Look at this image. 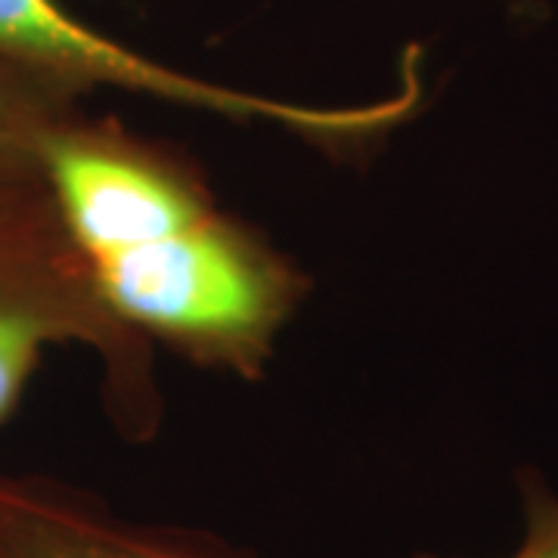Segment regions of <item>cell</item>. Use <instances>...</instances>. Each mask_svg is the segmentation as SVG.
I'll list each match as a JSON object with an SVG mask.
<instances>
[{
	"label": "cell",
	"instance_id": "1",
	"mask_svg": "<svg viewBox=\"0 0 558 558\" xmlns=\"http://www.w3.org/2000/svg\"><path fill=\"white\" fill-rule=\"evenodd\" d=\"M44 174L109 311L202 369L255 381L311 279L202 174L119 119L81 112Z\"/></svg>",
	"mask_w": 558,
	"mask_h": 558
},
{
	"label": "cell",
	"instance_id": "2",
	"mask_svg": "<svg viewBox=\"0 0 558 558\" xmlns=\"http://www.w3.org/2000/svg\"><path fill=\"white\" fill-rule=\"evenodd\" d=\"M62 344L100 357L121 438L159 435L165 403L149 341L102 301L47 174L10 171L0 174V422L16 413L44 354Z\"/></svg>",
	"mask_w": 558,
	"mask_h": 558
},
{
	"label": "cell",
	"instance_id": "3",
	"mask_svg": "<svg viewBox=\"0 0 558 558\" xmlns=\"http://www.w3.org/2000/svg\"><path fill=\"white\" fill-rule=\"evenodd\" d=\"M0 57L65 81L84 94L109 87L230 121H267L286 134L326 149L360 146L388 134L400 121L410 119L422 100L416 57H407L403 87L385 100L307 106L196 78L153 57H143L78 20L69 7H62V0H0Z\"/></svg>",
	"mask_w": 558,
	"mask_h": 558
},
{
	"label": "cell",
	"instance_id": "4",
	"mask_svg": "<svg viewBox=\"0 0 558 558\" xmlns=\"http://www.w3.org/2000/svg\"><path fill=\"white\" fill-rule=\"evenodd\" d=\"M0 558H267L211 531L128 519L65 481L0 469Z\"/></svg>",
	"mask_w": 558,
	"mask_h": 558
},
{
	"label": "cell",
	"instance_id": "5",
	"mask_svg": "<svg viewBox=\"0 0 558 558\" xmlns=\"http://www.w3.org/2000/svg\"><path fill=\"white\" fill-rule=\"evenodd\" d=\"M84 94L0 57V174L44 171L50 140L84 112Z\"/></svg>",
	"mask_w": 558,
	"mask_h": 558
},
{
	"label": "cell",
	"instance_id": "6",
	"mask_svg": "<svg viewBox=\"0 0 558 558\" xmlns=\"http://www.w3.org/2000/svg\"><path fill=\"white\" fill-rule=\"evenodd\" d=\"M521 515H524V534L519 549L509 558H558V494L546 484V478L524 469L519 475ZM413 558H453L438 553H416Z\"/></svg>",
	"mask_w": 558,
	"mask_h": 558
}]
</instances>
